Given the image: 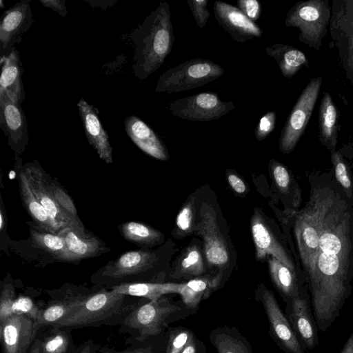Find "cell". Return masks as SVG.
Returning a JSON list of instances; mask_svg holds the SVG:
<instances>
[{
	"label": "cell",
	"instance_id": "6da1fadb",
	"mask_svg": "<svg viewBox=\"0 0 353 353\" xmlns=\"http://www.w3.org/2000/svg\"><path fill=\"white\" fill-rule=\"evenodd\" d=\"M347 201L335 191L317 250L305 268L312 312L323 332L338 318L352 289L353 209Z\"/></svg>",
	"mask_w": 353,
	"mask_h": 353
},
{
	"label": "cell",
	"instance_id": "7a4b0ae2",
	"mask_svg": "<svg viewBox=\"0 0 353 353\" xmlns=\"http://www.w3.org/2000/svg\"><path fill=\"white\" fill-rule=\"evenodd\" d=\"M130 38L134 47V74L145 79L161 66L172 50L175 38L169 4L161 1Z\"/></svg>",
	"mask_w": 353,
	"mask_h": 353
},
{
	"label": "cell",
	"instance_id": "3957f363",
	"mask_svg": "<svg viewBox=\"0 0 353 353\" xmlns=\"http://www.w3.org/2000/svg\"><path fill=\"white\" fill-rule=\"evenodd\" d=\"M112 290L90 293L67 316L52 325V329L120 325L141 300Z\"/></svg>",
	"mask_w": 353,
	"mask_h": 353
},
{
	"label": "cell",
	"instance_id": "277c9868",
	"mask_svg": "<svg viewBox=\"0 0 353 353\" xmlns=\"http://www.w3.org/2000/svg\"><path fill=\"white\" fill-rule=\"evenodd\" d=\"M182 311L164 296L156 301L143 298L124 319L119 331L129 334L134 342H144L161 335Z\"/></svg>",
	"mask_w": 353,
	"mask_h": 353
},
{
	"label": "cell",
	"instance_id": "5b68a950",
	"mask_svg": "<svg viewBox=\"0 0 353 353\" xmlns=\"http://www.w3.org/2000/svg\"><path fill=\"white\" fill-rule=\"evenodd\" d=\"M335 191L325 185L313 187L305 208L296 215L294 234L304 269L317 250L323 221Z\"/></svg>",
	"mask_w": 353,
	"mask_h": 353
},
{
	"label": "cell",
	"instance_id": "8992f818",
	"mask_svg": "<svg viewBox=\"0 0 353 353\" xmlns=\"http://www.w3.org/2000/svg\"><path fill=\"white\" fill-rule=\"evenodd\" d=\"M23 171L32 192L55 224L61 230L70 228L80 236L86 237L84 227L69 196L57 185L50 184L39 167L30 164Z\"/></svg>",
	"mask_w": 353,
	"mask_h": 353
},
{
	"label": "cell",
	"instance_id": "52a82bcc",
	"mask_svg": "<svg viewBox=\"0 0 353 353\" xmlns=\"http://www.w3.org/2000/svg\"><path fill=\"white\" fill-rule=\"evenodd\" d=\"M224 72L223 68L212 61L190 59L160 75L155 92L170 94L192 90L219 79Z\"/></svg>",
	"mask_w": 353,
	"mask_h": 353
},
{
	"label": "cell",
	"instance_id": "ba28073f",
	"mask_svg": "<svg viewBox=\"0 0 353 353\" xmlns=\"http://www.w3.org/2000/svg\"><path fill=\"white\" fill-rule=\"evenodd\" d=\"M235 108L232 101H224L214 92H200L168 104L174 116L192 121L217 120Z\"/></svg>",
	"mask_w": 353,
	"mask_h": 353
},
{
	"label": "cell",
	"instance_id": "9c48e42d",
	"mask_svg": "<svg viewBox=\"0 0 353 353\" xmlns=\"http://www.w3.org/2000/svg\"><path fill=\"white\" fill-rule=\"evenodd\" d=\"M321 84V77L311 80L292 110L279 139V148L283 153H290L303 134L315 105Z\"/></svg>",
	"mask_w": 353,
	"mask_h": 353
},
{
	"label": "cell",
	"instance_id": "30bf717a",
	"mask_svg": "<svg viewBox=\"0 0 353 353\" xmlns=\"http://www.w3.org/2000/svg\"><path fill=\"white\" fill-rule=\"evenodd\" d=\"M261 302L270 325L272 338L285 353H305V348L281 310L272 291L261 286L256 296Z\"/></svg>",
	"mask_w": 353,
	"mask_h": 353
},
{
	"label": "cell",
	"instance_id": "8fae6325",
	"mask_svg": "<svg viewBox=\"0 0 353 353\" xmlns=\"http://www.w3.org/2000/svg\"><path fill=\"white\" fill-rule=\"evenodd\" d=\"M285 303V315L296 336L305 350H312L319 344V328L307 290L304 288Z\"/></svg>",
	"mask_w": 353,
	"mask_h": 353
},
{
	"label": "cell",
	"instance_id": "7c38bea8",
	"mask_svg": "<svg viewBox=\"0 0 353 353\" xmlns=\"http://www.w3.org/2000/svg\"><path fill=\"white\" fill-rule=\"evenodd\" d=\"M195 230L203 239L204 253L208 263L214 267L225 266L229 261L230 255L212 207L203 205Z\"/></svg>",
	"mask_w": 353,
	"mask_h": 353
},
{
	"label": "cell",
	"instance_id": "4fadbf2b",
	"mask_svg": "<svg viewBox=\"0 0 353 353\" xmlns=\"http://www.w3.org/2000/svg\"><path fill=\"white\" fill-rule=\"evenodd\" d=\"M30 1L23 0L15 3L2 16L0 24L1 57L10 53L14 45L22 40L34 21Z\"/></svg>",
	"mask_w": 353,
	"mask_h": 353
},
{
	"label": "cell",
	"instance_id": "5bb4252c",
	"mask_svg": "<svg viewBox=\"0 0 353 353\" xmlns=\"http://www.w3.org/2000/svg\"><path fill=\"white\" fill-rule=\"evenodd\" d=\"M214 17L217 23L239 43L260 38L263 31L249 19L237 7L221 1L213 4Z\"/></svg>",
	"mask_w": 353,
	"mask_h": 353
},
{
	"label": "cell",
	"instance_id": "9a60e30c",
	"mask_svg": "<svg viewBox=\"0 0 353 353\" xmlns=\"http://www.w3.org/2000/svg\"><path fill=\"white\" fill-rule=\"evenodd\" d=\"M39 329L36 321L23 314H13L0 323L3 353H28Z\"/></svg>",
	"mask_w": 353,
	"mask_h": 353
},
{
	"label": "cell",
	"instance_id": "2e32d148",
	"mask_svg": "<svg viewBox=\"0 0 353 353\" xmlns=\"http://www.w3.org/2000/svg\"><path fill=\"white\" fill-rule=\"evenodd\" d=\"M0 126L9 145L16 153L23 152L28 141L25 114L21 105L4 94H0Z\"/></svg>",
	"mask_w": 353,
	"mask_h": 353
},
{
	"label": "cell",
	"instance_id": "e0dca14e",
	"mask_svg": "<svg viewBox=\"0 0 353 353\" xmlns=\"http://www.w3.org/2000/svg\"><path fill=\"white\" fill-rule=\"evenodd\" d=\"M251 232L255 246V256L257 261L272 256L295 270L294 265L286 250L276 239L272 229L259 211H255L251 219Z\"/></svg>",
	"mask_w": 353,
	"mask_h": 353
},
{
	"label": "cell",
	"instance_id": "ac0fdd59",
	"mask_svg": "<svg viewBox=\"0 0 353 353\" xmlns=\"http://www.w3.org/2000/svg\"><path fill=\"white\" fill-rule=\"evenodd\" d=\"M79 112L85 135L90 144L96 150L99 157L107 163H112V149L95 108L84 99L77 103Z\"/></svg>",
	"mask_w": 353,
	"mask_h": 353
},
{
	"label": "cell",
	"instance_id": "d6986e66",
	"mask_svg": "<svg viewBox=\"0 0 353 353\" xmlns=\"http://www.w3.org/2000/svg\"><path fill=\"white\" fill-rule=\"evenodd\" d=\"M0 94L6 95L12 102L21 105L25 97L22 81L23 67L15 47L7 55L1 57Z\"/></svg>",
	"mask_w": 353,
	"mask_h": 353
},
{
	"label": "cell",
	"instance_id": "ffe728a7",
	"mask_svg": "<svg viewBox=\"0 0 353 353\" xmlns=\"http://www.w3.org/2000/svg\"><path fill=\"white\" fill-rule=\"evenodd\" d=\"M126 133L130 139L145 153L161 161H166L169 155L166 148L154 130L134 115L125 118Z\"/></svg>",
	"mask_w": 353,
	"mask_h": 353
},
{
	"label": "cell",
	"instance_id": "44dd1931",
	"mask_svg": "<svg viewBox=\"0 0 353 353\" xmlns=\"http://www.w3.org/2000/svg\"><path fill=\"white\" fill-rule=\"evenodd\" d=\"M154 255L144 250L128 252L111 265L105 267L102 276L119 280L127 276L138 274L148 269L154 261Z\"/></svg>",
	"mask_w": 353,
	"mask_h": 353
},
{
	"label": "cell",
	"instance_id": "7402d4cb",
	"mask_svg": "<svg viewBox=\"0 0 353 353\" xmlns=\"http://www.w3.org/2000/svg\"><path fill=\"white\" fill-rule=\"evenodd\" d=\"M65 241L64 261H75L95 256L104 252L101 241L96 237H83L72 228L63 229L59 233Z\"/></svg>",
	"mask_w": 353,
	"mask_h": 353
},
{
	"label": "cell",
	"instance_id": "603a6c76",
	"mask_svg": "<svg viewBox=\"0 0 353 353\" xmlns=\"http://www.w3.org/2000/svg\"><path fill=\"white\" fill-rule=\"evenodd\" d=\"M90 293L66 292L63 296L53 299L41 309L37 325L39 330L44 325H52L61 320L86 299Z\"/></svg>",
	"mask_w": 353,
	"mask_h": 353
},
{
	"label": "cell",
	"instance_id": "cb8c5ba5",
	"mask_svg": "<svg viewBox=\"0 0 353 353\" xmlns=\"http://www.w3.org/2000/svg\"><path fill=\"white\" fill-rule=\"evenodd\" d=\"M268 265L272 283L285 302L297 296L305 288L296 271L291 270L275 257L268 256Z\"/></svg>",
	"mask_w": 353,
	"mask_h": 353
},
{
	"label": "cell",
	"instance_id": "d4e9b609",
	"mask_svg": "<svg viewBox=\"0 0 353 353\" xmlns=\"http://www.w3.org/2000/svg\"><path fill=\"white\" fill-rule=\"evenodd\" d=\"M182 283H125L110 288L117 293L156 301L168 294H179Z\"/></svg>",
	"mask_w": 353,
	"mask_h": 353
},
{
	"label": "cell",
	"instance_id": "484cf974",
	"mask_svg": "<svg viewBox=\"0 0 353 353\" xmlns=\"http://www.w3.org/2000/svg\"><path fill=\"white\" fill-rule=\"evenodd\" d=\"M19 188L23 203L34 221L45 231L59 234L61 230L49 216L30 185L24 171L19 174Z\"/></svg>",
	"mask_w": 353,
	"mask_h": 353
},
{
	"label": "cell",
	"instance_id": "4316f807",
	"mask_svg": "<svg viewBox=\"0 0 353 353\" xmlns=\"http://www.w3.org/2000/svg\"><path fill=\"white\" fill-rule=\"evenodd\" d=\"M221 276H203L182 283L179 294L189 310H196L200 302L207 299L219 286Z\"/></svg>",
	"mask_w": 353,
	"mask_h": 353
},
{
	"label": "cell",
	"instance_id": "83f0119b",
	"mask_svg": "<svg viewBox=\"0 0 353 353\" xmlns=\"http://www.w3.org/2000/svg\"><path fill=\"white\" fill-rule=\"evenodd\" d=\"M324 12L314 2L296 4L290 10L285 23L288 27H298L305 35L308 28L318 26L325 22Z\"/></svg>",
	"mask_w": 353,
	"mask_h": 353
},
{
	"label": "cell",
	"instance_id": "f1b7e54d",
	"mask_svg": "<svg viewBox=\"0 0 353 353\" xmlns=\"http://www.w3.org/2000/svg\"><path fill=\"white\" fill-rule=\"evenodd\" d=\"M210 339L218 353H252L250 343L233 327H216L212 330Z\"/></svg>",
	"mask_w": 353,
	"mask_h": 353
},
{
	"label": "cell",
	"instance_id": "f546056e",
	"mask_svg": "<svg viewBox=\"0 0 353 353\" xmlns=\"http://www.w3.org/2000/svg\"><path fill=\"white\" fill-rule=\"evenodd\" d=\"M268 55L274 58L284 77L291 78L306 62L305 54L288 45L276 43L265 48Z\"/></svg>",
	"mask_w": 353,
	"mask_h": 353
},
{
	"label": "cell",
	"instance_id": "4dcf8cb0",
	"mask_svg": "<svg viewBox=\"0 0 353 353\" xmlns=\"http://www.w3.org/2000/svg\"><path fill=\"white\" fill-rule=\"evenodd\" d=\"M119 231L126 240L139 245H153L163 239V234L159 231L135 221L123 223Z\"/></svg>",
	"mask_w": 353,
	"mask_h": 353
},
{
	"label": "cell",
	"instance_id": "1f68e13d",
	"mask_svg": "<svg viewBox=\"0 0 353 353\" xmlns=\"http://www.w3.org/2000/svg\"><path fill=\"white\" fill-rule=\"evenodd\" d=\"M336 110L328 93H325L320 108L319 124L323 141L328 145H336Z\"/></svg>",
	"mask_w": 353,
	"mask_h": 353
},
{
	"label": "cell",
	"instance_id": "d6a6232c",
	"mask_svg": "<svg viewBox=\"0 0 353 353\" xmlns=\"http://www.w3.org/2000/svg\"><path fill=\"white\" fill-rule=\"evenodd\" d=\"M32 242L35 246L50 254L53 257L64 261L66 244L64 238L59 234L48 231L30 230Z\"/></svg>",
	"mask_w": 353,
	"mask_h": 353
},
{
	"label": "cell",
	"instance_id": "836d02e7",
	"mask_svg": "<svg viewBox=\"0 0 353 353\" xmlns=\"http://www.w3.org/2000/svg\"><path fill=\"white\" fill-rule=\"evenodd\" d=\"M177 276H199L205 270L203 256L196 245L188 247L180 258L177 265Z\"/></svg>",
	"mask_w": 353,
	"mask_h": 353
},
{
	"label": "cell",
	"instance_id": "e575fe53",
	"mask_svg": "<svg viewBox=\"0 0 353 353\" xmlns=\"http://www.w3.org/2000/svg\"><path fill=\"white\" fill-rule=\"evenodd\" d=\"M332 161L336 181L342 187L346 197L353 201V178L346 162L338 152L332 153Z\"/></svg>",
	"mask_w": 353,
	"mask_h": 353
},
{
	"label": "cell",
	"instance_id": "d590c367",
	"mask_svg": "<svg viewBox=\"0 0 353 353\" xmlns=\"http://www.w3.org/2000/svg\"><path fill=\"white\" fill-rule=\"evenodd\" d=\"M53 332L42 341H38L40 353H66L69 347V336L61 329Z\"/></svg>",
	"mask_w": 353,
	"mask_h": 353
},
{
	"label": "cell",
	"instance_id": "8d00e7d4",
	"mask_svg": "<svg viewBox=\"0 0 353 353\" xmlns=\"http://www.w3.org/2000/svg\"><path fill=\"white\" fill-rule=\"evenodd\" d=\"M193 336L194 334L191 330L185 327L171 328L169 332L165 353H181Z\"/></svg>",
	"mask_w": 353,
	"mask_h": 353
},
{
	"label": "cell",
	"instance_id": "74e56055",
	"mask_svg": "<svg viewBox=\"0 0 353 353\" xmlns=\"http://www.w3.org/2000/svg\"><path fill=\"white\" fill-rule=\"evenodd\" d=\"M194 201L190 198L179 210L176 219V227L179 235H187L194 230Z\"/></svg>",
	"mask_w": 353,
	"mask_h": 353
},
{
	"label": "cell",
	"instance_id": "f35d334b",
	"mask_svg": "<svg viewBox=\"0 0 353 353\" xmlns=\"http://www.w3.org/2000/svg\"><path fill=\"white\" fill-rule=\"evenodd\" d=\"M32 299L28 296H17L12 307V315L23 314L37 322L41 312Z\"/></svg>",
	"mask_w": 353,
	"mask_h": 353
},
{
	"label": "cell",
	"instance_id": "ab89813d",
	"mask_svg": "<svg viewBox=\"0 0 353 353\" xmlns=\"http://www.w3.org/2000/svg\"><path fill=\"white\" fill-rule=\"evenodd\" d=\"M271 170L276 187L281 192L288 194L292 183V178L288 170L281 163L272 161Z\"/></svg>",
	"mask_w": 353,
	"mask_h": 353
},
{
	"label": "cell",
	"instance_id": "60d3db41",
	"mask_svg": "<svg viewBox=\"0 0 353 353\" xmlns=\"http://www.w3.org/2000/svg\"><path fill=\"white\" fill-rule=\"evenodd\" d=\"M16 298L13 285L10 283L4 284L0 294V323L12 316V307Z\"/></svg>",
	"mask_w": 353,
	"mask_h": 353
},
{
	"label": "cell",
	"instance_id": "b9f144b4",
	"mask_svg": "<svg viewBox=\"0 0 353 353\" xmlns=\"http://www.w3.org/2000/svg\"><path fill=\"white\" fill-rule=\"evenodd\" d=\"M208 2V0H187L195 23L201 29L206 26L210 16L207 8Z\"/></svg>",
	"mask_w": 353,
	"mask_h": 353
},
{
	"label": "cell",
	"instance_id": "7bdbcfd3",
	"mask_svg": "<svg viewBox=\"0 0 353 353\" xmlns=\"http://www.w3.org/2000/svg\"><path fill=\"white\" fill-rule=\"evenodd\" d=\"M161 345L154 341L134 342L130 347L123 350L114 349L104 350L101 353H161Z\"/></svg>",
	"mask_w": 353,
	"mask_h": 353
},
{
	"label": "cell",
	"instance_id": "ee69618b",
	"mask_svg": "<svg viewBox=\"0 0 353 353\" xmlns=\"http://www.w3.org/2000/svg\"><path fill=\"white\" fill-rule=\"evenodd\" d=\"M276 112L270 111L260 119L255 129V137L258 141L265 139L274 129Z\"/></svg>",
	"mask_w": 353,
	"mask_h": 353
},
{
	"label": "cell",
	"instance_id": "f6af8a7d",
	"mask_svg": "<svg viewBox=\"0 0 353 353\" xmlns=\"http://www.w3.org/2000/svg\"><path fill=\"white\" fill-rule=\"evenodd\" d=\"M237 8L251 21L255 23L261 12V3L256 0H238Z\"/></svg>",
	"mask_w": 353,
	"mask_h": 353
},
{
	"label": "cell",
	"instance_id": "bcb514c9",
	"mask_svg": "<svg viewBox=\"0 0 353 353\" xmlns=\"http://www.w3.org/2000/svg\"><path fill=\"white\" fill-rule=\"evenodd\" d=\"M43 6L52 9L61 17L67 14L65 1L60 0H40Z\"/></svg>",
	"mask_w": 353,
	"mask_h": 353
},
{
	"label": "cell",
	"instance_id": "7dc6e473",
	"mask_svg": "<svg viewBox=\"0 0 353 353\" xmlns=\"http://www.w3.org/2000/svg\"><path fill=\"white\" fill-rule=\"evenodd\" d=\"M228 181L232 189L238 194H242L246 190V185L243 181L236 174L230 173L228 174Z\"/></svg>",
	"mask_w": 353,
	"mask_h": 353
},
{
	"label": "cell",
	"instance_id": "c3c4849f",
	"mask_svg": "<svg viewBox=\"0 0 353 353\" xmlns=\"http://www.w3.org/2000/svg\"><path fill=\"white\" fill-rule=\"evenodd\" d=\"M97 346L92 340H88L83 343L77 351L76 353H95Z\"/></svg>",
	"mask_w": 353,
	"mask_h": 353
},
{
	"label": "cell",
	"instance_id": "681fc988",
	"mask_svg": "<svg viewBox=\"0 0 353 353\" xmlns=\"http://www.w3.org/2000/svg\"><path fill=\"white\" fill-rule=\"evenodd\" d=\"M198 341L195 338L194 335L191 339L190 342L181 352V353H197L198 350Z\"/></svg>",
	"mask_w": 353,
	"mask_h": 353
},
{
	"label": "cell",
	"instance_id": "f907efd6",
	"mask_svg": "<svg viewBox=\"0 0 353 353\" xmlns=\"http://www.w3.org/2000/svg\"><path fill=\"white\" fill-rule=\"evenodd\" d=\"M339 353H353V332L350 334Z\"/></svg>",
	"mask_w": 353,
	"mask_h": 353
},
{
	"label": "cell",
	"instance_id": "816d5d0a",
	"mask_svg": "<svg viewBox=\"0 0 353 353\" xmlns=\"http://www.w3.org/2000/svg\"><path fill=\"white\" fill-rule=\"evenodd\" d=\"M29 353H40L38 341H36Z\"/></svg>",
	"mask_w": 353,
	"mask_h": 353
},
{
	"label": "cell",
	"instance_id": "f5cc1de1",
	"mask_svg": "<svg viewBox=\"0 0 353 353\" xmlns=\"http://www.w3.org/2000/svg\"><path fill=\"white\" fill-rule=\"evenodd\" d=\"M1 229L3 228V214H2V212H1Z\"/></svg>",
	"mask_w": 353,
	"mask_h": 353
},
{
	"label": "cell",
	"instance_id": "db71d44e",
	"mask_svg": "<svg viewBox=\"0 0 353 353\" xmlns=\"http://www.w3.org/2000/svg\"><path fill=\"white\" fill-rule=\"evenodd\" d=\"M28 353H29V352Z\"/></svg>",
	"mask_w": 353,
	"mask_h": 353
}]
</instances>
